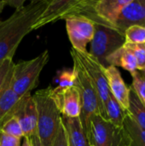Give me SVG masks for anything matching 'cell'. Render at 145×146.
I'll list each match as a JSON object with an SVG mask.
<instances>
[{
	"instance_id": "cell-3",
	"label": "cell",
	"mask_w": 145,
	"mask_h": 146,
	"mask_svg": "<svg viewBox=\"0 0 145 146\" xmlns=\"http://www.w3.org/2000/svg\"><path fill=\"white\" fill-rule=\"evenodd\" d=\"M95 24V33L88 51L103 68H107L106 58L125 44V35L115 27L102 21L96 14L89 16Z\"/></svg>"
},
{
	"instance_id": "cell-26",
	"label": "cell",
	"mask_w": 145,
	"mask_h": 146,
	"mask_svg": "<svg viewBox=\"0 0 145 146\" xmlns=\"http://www.w3.org/2000/svg\"><path fill=\"white\" fill-rule=\"evenodd\" d=\"M52 146H68L66 131H65V128L62 123V121H61V124H60L57 134L55 138V140L53 142Z\"/></svg>"
},
{
	"instance_id": "cell-9",
	"label": "cell",
	"mask_w": 145,
	"mask_h": 146,
	"mask_svg": "<svg viewBox=\"0 0 145 146\" xmlns=\"http://www.w3.org/2000/svg\"><path fill=\"white\" fill-rule=\"evenodd\" d=\"M66 29L73 49L86 52L95 33V24L92 20L83 15H70L65 19Z\"/></svg>"
},
{
	"instance_id": "cell-16",
	"label": "cell",
	"mask_w": 145,
	"mask_h": 146,
	"mask_svg": "<svg viewBox=\"0 0 145 146\" xmlns=\"http://www.w3.org/2000/svg\"><path fill=\"white\" fill-rule=\"evenodd\" d=\"M61 121L66 131L68 146H91L79 117L68 118L61 115Z\"/></svg>"
},
{
	"instance_id": "cell-11",
	"label": "cell",
	"mask_w": 145,
	"mask_h": 146,
	"mask_svg": "<svg viewBox=\"0 0 145 146\" xmlns=\"http://www.w3.org/2000/svg\"><path fill=\"white\" fill-rule=\"evenodd\" d=\"M9 116H15L18 120L24 138L28 139L37 133L38 114L33 96L27 95L21 98Z\"/></svg>"
},
{
	"instance_id": "cell-17",
	"label": "cell",
	"mask_w": 145,
	"mask_h": 146,
	"mask_svg": "<svg viewBox=\"0 0 145 146\" xmlns=\"http://www.w3.org/2000/svg\"><path fill=\"white\" fill-rule=\"evenodd\" d=\"M106 62L108 67H121L125 70L130 72L131 75L138 71L137 61L133 54L124 46H121L117 50L113 52L106 58Z\"/></svg>"
},
{
	"instance_id": "cell-18",
	"label": "cell",
	"mask_w": 145,
	"mask_h": 146,
	"mask_svg": "<svg viewBox=\"0 0 145 146\" xmlns=\"http://www.w3.org/2000/svg\"><path fill=\"white\" fill-rule=\"evenodd\" d=\"M105 114L106 121H109L116 127H123L124 120L127 111H125L121 108L116 99L110 93L105 104Z\"/></svg>"
},
{
	"instance_id": "cell-32",
	"label": "cell",
	"mask_w": 145,
	"mask_h": 146,
	"mask_svg": "<svg viewBox=\"0 0 145 146\" xmlns=\"http://www.w3.org/2000/svg\"><path fill=\"white\" fill-rule=\"evenodd\" d=\"M139 1L141 2V3H142V4H144V5L145 6V0H139Z\"/></svg>"
},
{
	"instance_id": "cell-15",
	"label": "cell",
	"mask_w": 145,
	"mask_h": 146,
	"mask_svg": "<svg viewBox=\"0 0 145 146\" xmlns=\"http://www.w3.org/2000/svg\"><path fill=\"white\" fill-rule=\"evenodd\" d=\"M131 0H99L94 4L96 15L103 22L115 27L116 20L125 5Z\"/></svg>"
},
{
	"instance_id": "cell-28",
	"label": "cell",
	"mask_w": 145,
	"mask_h": 146,
	"mask_svg": "<svg viewBox=\"0 0 145 146\" xmlns=\"http://www.w3.org/2000/svg\"><path fill=\"white\" fill-rule=\"evenodd\" d=\"M4 3L5 5H9L15 10H18L24 6L25 0H4Z\"/></svg>"
},
{
	"instance_id": "cell-23",
	"label": "cell",
	"mask_w": 145,
	"mask_h": 146,
	"mask_svg": "<svg viewBox=\"0 0 145 146\" xmlns=\"http://www.w3.org/2000/svg\"><path fill=\"white\" fill-rule=\"evenodd\" d=\"M125 43L129 44H145V27L144 26H131L124 33Z\"/></svg>"
},
{
	"instance_id": "cell-25",
	"label": "cell",
	"mask_w": 145,
	"mask_h": 146,
	"mask_svg": "<svg viewBox=\"0 0 145 146\" xmlns=\"http://www.w3.org/2000/svg\"><path fill=\"white\" fill-rule=\"evenodd\" d=\"M74 71L72 70H62L58 73V76L56 79L58 86L57 88H66L73 86L74 82Z\"/></svg>"
},
{
	"instance_id": "cell-8",
	"label": "cell",
	"mask_w": 145,
	"mask_h": 146,
	"mask_svg": "<svg viewBox=\"0 0 145 146\" xmlns=\"http://www.w3.org/2000/svg\"><path fill=\"white\" fill-rule=\"evenodd\" d=\"M71 56L75 58L81 65L93 85L101 105V116L106 120L105 104L110 95L108 81L104 74V68L88 52H79L71 49Z\"/></svg>"
},
{
	"instance_id": "cell-10",
	"label": "cell",
	"mask_w": 145,
	"mask_h": 146,
	"mask_svg": "<svg viewBox=\"0 0 145 146\" xmlns=\"http://www.w3.org/2000/svg\"><path fill=\"white\" fill-rule=\"evenodd\" d=\"M14 64L11 58L0 62V124L9 115L20 100L11 85Z\"/></svg>"
},
{
	"instance_id": "cell-5",
	"label": "cell",
	"mask_w": 145,
	"mask_h": 146,
	"mask_svg": "<svg viewBox=\"0 0 145 146\" xmlns=\"http://www.w3.org/2000/svg\"><path fill=\"white\" fill-rule=\"evenodd\" d=\"M75 78L73 86L78 91L80 100L79 119L87 135L90 120L96 115H101V105L96 90L79 62L73 58Z\"/></svg>"
},
{
	"instance_id": "cell-14",
	"label": "cell",
	"mask_w": 145,
	"mask_h": 146,
	"mask_svg": "<svg viewBox=\"0 0 145 146\" xmlns=\"http://www.w3.org/2000/svg\"><path fill=\"white\" fill-rule=\"evenodd\" d=\"M104 74L111 95L116 99L121 108L127 111L129 108L130 86H127L116 67L109 66L104 68Z\"/></svg>"
},
{
	"instance_id": "cell-2",
	"label": "cell",
	"mask_w": 145,
	"mask_h": 146,
	"mask_svg": "<svg viewBox=\"0 0 145 146\" xmlns=\"http://www.w3.org/2000/svg\"><path fill=\"white\" fill-rule=\"evenodd\" d=\"M52 87L37 91L33 96L38 114L37 135L43 146H52L61 124V114L51 95Z\"/></svg>"
},
{
	"instance_id": "cell-12",
	"label": "cell",
	"mask_w": 145,
	"mask_h": 146,
	"mask_svg": "<svg viewBox=\"0 0 145 146\" xmlns=\"http://www.w3.org/2000/svg\"><path fill=\"white\" fill-rule=\"evenodd\" d=\"M51 95L62 116L79 117L80 100L78 91L73 86L66 88H52Z\"/></svg>"
},
{
	"instance_id": "cell-21",
	"label": "cell",
	"mask_w": 145,
	"mask_h": 146,
	"mask_svg": "<svg viewBox=\"0 0 145 146\" xmlns=\"http://www.w3.org/2000/svg\"><path fill=\"white\" fill-rule=\"evenodd\" d=\"M0 131L9 136L14 137L16 139H21L24 138V133L21 129V127L18 120L15 116L7 117L0 124Z\"/></svg>"
},
{
	"instance_id": "cell-6",
	"label": "cell",
	"mask_w": 145,
	"mask_h": 146,
	"mask_svg": "<svg viewBox=\"0 0 145 146\" xmlns=\"http://www.w3.org/2000/svg\"><path fill=\"white\" fill-rule=\"evenodd\" d=\"M87 138L92 146H130L124 127H116L99 115L90 120Z\"/></svg>"
},
{
	"instance_id": "cell-27",
	"label": "cell",
	"mask_w": 145,
	"mask_h": 146,
	"mask_svg": "<svg viewBox=\"0 0 145 146\" xmlns=\"http://www.w3.org/2000/svg\"><path fill=\"white\" fill-rule=\"evenodd\" d=\"M0 146H21V139L9 136L0 131Z\"/></svg>"
},
{
	"instance_id": "cell-29",
	"label": "cell",
	"mask_w": 145,
	"mask_h": 146,
	"mask_svg": "<svg viewBox=\"0 0 145 146\" xmlns=\"http://www.w3.org/2000/svg\"><path fill=\"white\" fill-rule=\"evenodd\" d=\"M28 139L30 140V143H31L32 146H43L40 140H39V139H38V135H37V133L32 135V137L28 138Z\"/></svg>"
},
{
	"instance_id": "cell-31",
	"label": "cell",
	"mask_w": 145,
	"mask_h": 146,
	"mask_svg": "<svg viewBox=\"0 0 145 146\" xmlns=\"http://www.w3.org/2000/svg\"><path fill=\"white\" fill-rule=\"evenodd\" d=\"M4 6H5L4 0H0V14H1V12H2V10H3ZM0 22H1V21H0Z\"/></svg>"
},
{
	"instance_id": "cell-13",
	"label": "cell",
	"mask_w": 145,
	"mask_h": 146,
	"mask_svg": "<svg viewBox=\"0 0 145 146\" xmlns=\"http://www.w3.org/2000/svg\"><path fill=\"white\" fill-rule=\"evenodd\" d=\"M145 27V6L139 0H131L121 9L115 27L122 33L131 26Z\"/></svg>"
},
{
	"instance_id": "cell-20",
	"label": "cell",
	"mask_w": 145,
	"mask_h": 146,
	"mask_svg": "<svg viewBox=\"0 0 145 146\" xmlns=\"http://www.w3.org/2000/svg\"><path fill=\"white\" fill-rule=\"evenodd\" d=\"M127 112L134 120V121L145 131V107L131 87L129 96V108Z\"/></svg>"
},
{
	"instance_id": "cell-33",
	"label": "cell",
	"mask_w": 145,
	"mask_h": 146,
	"mask_svg": "<svg viewBox=\"0 0 145 146\" xmlns=\"http://www.w3.org/2000/svg\"><path fill=\"white\" fill-rule=\"evenodd\" d=\"M91 146H92V145H91Z\"/></svg>"
},
{
	"instance_id": "cell-4",
	"label": "cell",
	"mask_w": 145,
	"mask_h": 146,
	"mask_svg": "<svg viewBox=\"0 0 145 146\" xmlns=\"http://www.w3.org/2000/svg\"><path fill=\"white\" fill-rule=\"evenodd\" d=\"M49 59V50H46L32 59L14 64L11 85L20 98L31 95V92L37 87L39 82V75Z\"/></svg>"
},
{
	"instance_id": "cell-24",
	"label": "cell",
	"mask_w": 145,
	"mask_h": 146,
	"mask_svg": "<svg viewBox=\"0 0 145 146\" xmlns=\"http://www.w3.org/2000/svg\"><path fill=\"white\" fill-rule=\"evenodd\" d=\"M124 46L127 48L135 56L137 61L138 70H145V44H129L125 43Z\"/></svg>"
},
{
	"instance_id": "cell-1",
	"label": "cell",
	"mask_w": 145,
	"mask_h": 146,
	"mask_svg": "<svg viewBox=\"0 0 145 146\" xmlns=\"http://www.w3.org/2000/svg\"><path fill=\"white\" fill-rule=\"evenodd\" d=\"M48 3L49 0L31 1L0 22V62L7 58L13 59L24 37L34 30Z\"/></svg>"
},
{
	"instance_id": "cell-19",
	"label": "cell",
	"mask_w": 145,
	"mask_h": 146,
	"mask_svg": "<svg viewBox=\"0 0 145 146\" xmlns=\"http://www.w3.org/2000/svg\"><path fill=\"white\" fill-rule=\"evenodd\" d=\"M123 127L129 137L130 146H145V131L134 121L128 112L124 120Z\"/></svg>"
},
{
	"instance_id": "cell-30",
	"label": "cell",
	"mask_w": 145,
	"mask_h": 146,
	"mask_svg": "<svg viewBox=\"0 0 145 146\" xmlns=\"http://www.w3.org/2000/svg\"><path fill=\"white\" fill-rule=\"evenodd\" d=\"M23 139H24V140L22 142L21 146H32L31 143H30V140L27 138H23Z\"/></svg>"
},
{
	"instance_id": "cell-7",
	"label": "cell",
	"mask_w": 145,
	"mask_h": 146,
	"mask_svg": "<svg viewBox=\"0 0 145 146\" xmlns=\"http://www.w3.org/2000/svg\"><path fill=\"white\" fill-rule=\"evenodd\" d=\"M95 2L93 0H49L46 9L34 27V30L57 21L65 20L70 15H86L94 10Z\"/></svg>"
},
{
	"instance_id": "cell-22",
	"label": "cell",
	"mask_w": 145,
	"mask_h": 146,
	"mask_svg": "<svg viewBox=\"0 0 145 146\" xmlns=\"http://www.w3.org/2000/svg\"><path fill=\"white\" fill-rule=\"evenodd\" d=\"M132 76V83L130 87L133 90L140 102L145 107V70H138Z\"/></svg>"
}]
</instances>
